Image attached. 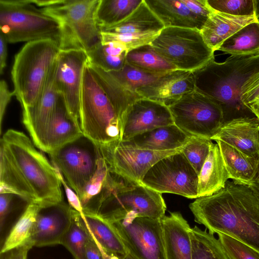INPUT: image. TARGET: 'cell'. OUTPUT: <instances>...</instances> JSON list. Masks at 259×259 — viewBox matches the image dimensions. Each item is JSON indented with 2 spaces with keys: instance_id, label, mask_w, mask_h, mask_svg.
Listing matches in <instances>:
<instances>
[{
  "instance_id": "6da1fadb",
  "label": "cell",
  "mask_w": 259,
  "mask_h": 259,
  "mask_svg": "<svg viewBox=\"0 0 259 259\" xmlns=\"http://www.w3.org/2000/svg\"><path fill=\"white\" fill-rule=\"evenodd\" d=\"M189 206L195 221L209 232L226 235L259 252V196L249 186L228 180L223 188Z\"/></svg>"
},
{
  "instance_id": "7a4b0ae2",
  "label": "cell",
  "mask_w": 259,
  "mask_h": 259,
  "mask_svg": "<svg viewBox=\"0 0 259 259\" xmlns=\"http://www.w3.org/2000/svg\"><path fill=\"white\" fill-rule=\"evenodd\" d=\"M48 154L82 208L113 179L99 145L83 135Z\"/></svg>"
},
{
  "instance_id": "3957f363",
  "label": "cell",
  "mask_w": 259,
  "mask_h": 259,
  "mask_svg": "<svg viewBox=\"0 0 259 259\" xmlns=\"http://www.w3.org/2000/svg\"><path fill=\"white\" fill-rule=\"evenodd\" d=\"M258 70L259 54L231 56L223 63L213 59L193 71L195 90L214 100L223 110L226 107L248 110L241 100V87Z\"/></svg>"
},
{
  "instance_id": "277c9868",
  "label": "cell",
  "mask_w": 259,
  "mask_h": 259,
  "mask_svg": "<svg viewBox=\"0 0 259 259\" xmlns=\"http://www.w3.org/2000/svg\"><path fill=\"white\" fill-rule=\"evenodd\" d=\"M1 140L32 190L39 205L63 201L59 171L21 132L9 129Z\"/></svg>"
},
{
  "instance_id": "5b68a950",
  "label": "cell",
  "mask_w": 259,
  "mask_h": 259,
  "mask_svg": "<svg viewBox=\"0 0 259 259\" xmlns=\"http://www.w3.org/2000/svg\"><path fill=\"white\" fill-rule=\"evenodd\" d=\"M60 51L56 42L44 39L27 42L15 55L11 76L22 109L37 101Z\"/></svg>"
},
{
  "instance_id": "8992f818",
  "label": "cell",
  "mask_w": 259,
  "mask_h": 259,
  "mask_svg": "<svg viewBox=\"0 0 259 259\" xmlns=\"http://www.w3.org/2000/svg\"><path fill=\"white\" fill-rule=\"evenodd\" d=\"M100 0H54L41 8L58 23L60 50H82L89 52L101 42L97 21Z\"/></svg>"
},
{
  "instance_id": "52a82bcc",
  "label": "cell",
  "mask_w": 259,
  "mask_h": 259,
  "mask_svg": "<svg viewBox=\"0 0 259 259\" xmlns=\"http://www.w3.org/2000/svg\"><path fill=\"white\" fill-rule=\"evenodd\" d=\"M0 29L8 43L50 39L60 47L58 23L31 0H0Z\"/></svg>"
},
{
  "instance_id": "ba28073f",
  "label": "cell",
  "mask_w": 259,
  "mask_h": 259,
  "mask_svg": "<svg viewBox=\"0 0 259 259\" xmlns=\"http://www.w3.org/2000/svg\"><path fill=\"white\" fill-rule=\"evenodd\" d=\"M80 125L83 135L97 145L121 140L122 128L113 107L88 63L82 76Z\"/></svg>"
},
{
  "instance_id": "9c48e42d",
  "label": "cell",
  "mask_w": 259,
  "mask_h": 259,
  "mask_svg": "<svg viewBox=\"0 0 259 259\" xmlns=\"http://www.w3.org/2000/svg\"><path fill=\"white\" fill-rule=\"evenodd\" d=\"M150 45L177 69L194 71L214 59V52L196 29L164 27Z\"/></svg>"
},
{
  "instance_id": "30bf717a",
  "label": "cell",
  "mask_w": 259,
  "mask_h": 259,
  "mask_svg": "<svg viewBox=\"0 0 259 259\" xmlns=\"http://www.w3.org/2000/svg\"><path fill=\"white\" fill-rule=\"evenodd\" d=\"M166 209L162 194L141 184L131 185L109 195L97 214L113 223L128 216L161 219Z\"/></svg>"
},
{
  "instance_id": "8fae6325",
  "label": "cell",
  "mask_w": 259,
  "mask_h": 259,
  "mask_svg": "<svg viewBox=\"0 0 259 259\" xmlns=\"http://www.w3.org/2000/svg\"><path fill=\"white\" fill-rule=\"evenodd\" d=\"M168 107L174 123L190 137L211 139L225 121L222 106L196 90L183 96Z\"/></svg>"
},
{
  "instance_id": "7c38bea8",
  "label": "cell",
  "mask_w": 259,
  "mask_h": 259,
  "mask_svg": "<svg viewBox=\"0 0 259 259\" xmlns=\"http://www.w3.org/2000/svg\"><path fill=\"white\" fill-rule=\"evenodd\" d=\"M198 175L179 151L154 164L141 184L159 193H172L193 199L198 195Z\"/></svg>"
},
{
  "instance_id": "4fadbf2b",
  "label": "cell",
  "mask_w": 259,
  "mask_h": 259,
  "mask_svg": "<svg viewBox=\"0 0 259 259\" xmlns=\"http://www.w3.org/2000/svg\"><path fill=\"white\" fill-rule=\"evenodd\" d=\"M112 224L135 259H165L161 219L128 216Z\"/></svg>"
},
{
  "instance_id": "5bb4252c",
  "label": "cell",
  "mask_w": 259,
  "mask_h": 259,
  "mask_svg": "<svg viewBox=\"0 0 259 259\" xmlns=\"http://www.w3.org/2000/svg\"><path fill=\"white\" fill-rule=\"evenodd\" d=\"M99 146L110 170L134 185L141 184L148 171L158 161L181 150H143L126 145L120 141Z\"/></svg>"
},
{
  "instance_id": "9a60e30c",
  "label": "cell",
  "mask_w": 259,
  "mask_h": 259,
  "mask_svg": "<svg viewBox=\"0 0 259 259\" xmlns=\"http://www.w3.org/2000/svg\"><path fill=\"white\" fill-rule=\"evenodd\" d=\"M164 27L163 23L143 0L125 19L101 29V42H119L123 44L128 52L150 44Z\"/></svg>"
},
{
  "instance_id": "2e32d148",
  "label": "cell",
  "mask_w": 259,
  "mask_h": 259,
  "mask_svg": "<svg viewBox=\"0 0 259 259\" xmlns=\"http://www.w3.org/2000/svg\"><path fill=\"white\" fill-rule=\"evenodd\" d=\"M88 62L82 50H60L57 59L55 83L73 120L80 126V93L84 69Z\"/></svg>"
},
{
  "instance_id": "e0dca14e",
  "label": "cell",
  "mask_w": 259,
  "mask_h": 259,
  "mask_svg": "<svg viewBox=\"0 0 259 259\" xmlns=\"http://www.w3.org/2000/svg\"><path fill=\"white\" fill-rule=\"evenodd\" d=\"M74 210L63 201L39 205L31 239L33 247L61 244L72 223Z\"/></svg>"
},
{
  "instance_id": "ac0fdd59",
  "label": "cell",
  "mask_w": 259,
  "mask_h": 259,
  "mask_svg": "<svg viewBox=\"0 0 259 259\" xmlns=\"http://www.w3.org/2000/svg\"><path fill=\"white\" fill-rule=\"evenodd\" d=\"M175 124L168 107L146 98L138 100L124 120L121 141L154 128Z\"/></svg>"
},
{
  "instance_id": "d6986e66",
  "label": "cell",
  "mask_w": 259,
  "mask_h": 259,
  "mask_svg": "<svg viewBox=\"0 0 259 259\" xmlns=\"http://www.w3.org/2000/svg\"><path fill=\"white\" fill-rule=\"evenodd\" d=\"M56 67L57 59L49 71L44 89L35 104L22 109L23 122L36 146L51 117L60 96L55 83Z\"/></svg>"
},
{
  "instance_id": "ffe728a7",
  "label": "cell",
  "mask_w": 259,
  "mask_h": 259,
  "mask_svg": "<svg viewBox=\"0 0 259 259\" xmlns=\"http://www.w3.org/2000/svg\"><path fill=\"white\" fill-rule=\"evenodd\" d=\"M195 90L193 71L176 69L165 73L151 83L137 90L143 98L167 107Z\"/></svg>"
},
{
  "instance_id": "44dd1931",
  "label": "cell",
  "mask_w": 259,
  "mask_h": 259,
  "mask_svg": "<svg viewBox=\"0 0 259 259\" xmlns=\"http://www.w3.org/2000/svg\"><path fill=\"white\" fill-rule=\"evenodd\" d=\"M211 140L223 141L259 158V120L256 117L245 116L225 121Z\"/></svg>"
},
{
  "instance_id": "7402d4cb",
  "label": "cell",
  "mask_w": 259,
  "mask_h": 259,
  "mask_svg": "<svg viewBox=\"0 0 259 259\" xmlns=\"http://www.w3.org/2000/svg\"><path fill=\"white\" fill-rule=\"evenodd\" d=\"M83 135L60 95L51 117L36 146L48 154Z\"/></svg>"
},
{
  "instance_id": "603a6c76",
  "label": "cell",
  "mask_w": 259,
  "mask_h": 259,
  "mask_svg": "<svg viewBox=\"0 0 259 259\" xmlns=\"http://www.w3.org/2000/svg\"><path fill=\"white\" fill-rule=\"evenodd\" d=\"M78 219L88 234L108 259L122 258L127 254L123 242L112 223L97 213L77 211Z\"/></svg>"
},
{
  "instance_id": "cb8c5ba5",
  "label": "cell",
  "mask_w": 259,
  "mask_h": 259,
  "mask_svg": "<svg viewBox=\"0 0 259 259\" xmlns=\"http://www.w3.org/2000/svg\"><path fill=\"white\" fill-rule=\"evenodd\" d=\"M165 27H177L200 30L208 18L196 13L188 0H145Z\"/></svg>"
},
{
  "instance_id": "d4e9b609",
  "label": "cell",
  "mask_w": 259,
  "mask_h": 259,
  "mask_svg": "<svg viewBox=\"0 0 259 259\" xmlns=\"http://www.w3.org/2000/svg\"><path fill=\"white\" fill-rule=\"evenodd\" d=\"M161 223L165 259H192L191 227L182 214L170 212L161 219Z\"/></svg>"
},
{
  "instance_id": "484cf974",
  "label": "cell",
  "mask_w": 259,
  "mask_h": 259,
  "mask_svg": "<svg viewBox=\"0 0 259 259\" xmlns=\"http://www.w3.org/2000/svg\"><path fill=\"white\" fill-rule=\"evenodd\" d=\"M190 138L175 124H172L154 128L121 142L126 145L138 149L167 151L181 149Z\"/></svg>"
},
{
  "instance_id": "4316f807",
  "label": "cell",
  "mask_w": 259,
  "mask_h": 259,
  "mask_svg": "<svg viewBox=\"0 0 259 259\" xmlns=\"http://www.w3.org/2000/svg\"><path fill=\"white\" fill-rule=\"evenodd\" d=\"M258 19L255 16H236L212 10L200 31L206 44L214 52L237 31Z\"/></svg>"
},
{
  "instance_id": "83f0119b",
  "label": "cell",
  "mask_w": 259,
  "mask_h": 259,
  "mask_svg": "<svg viewBox=\"0 0 259 259\" xmlns=\"http://www.w3.org/2000/svg\"><path fill=\"white\" fill-rule=\"evenodd\" d=\"M88 66L111 103L123 132L124 120L128 112L133 104L142 98L137 92L123 87L109 72L88 62Z\"/></svg>"
},
{
  "instance_id": "f1b7e54d",
  "label": "cell",
  "mask_w": 259,
  "mask_h": 259,
  "mask_svg": "<svg viewBox=\"0 0 259 259\" xmlns=\"http://www.w3.org/2000/svg\"><path fill=\"white\" fill-rule=\"evenodd\" d=\"M230 179L249 186L259 170V158L221 141H216Z\"/></svg>"
},
{
  "instance_id": "f546056e",
  "label": "cell",
  "mask_w": 259,
  "mask_h": 259,
  "mask_svg": "<svg viewBox=\"0 0 259 259\" xmlns=\"http://www.w3.org/2000/svg\"><path fill=\"white\" fill-rule=\"evenodd\" d=\"M229 179L219 146L213 143L198 176V198L212 195L223 188Z\"/></svg>"
},
{
  "instance_id": "4dcf8cb0",
  "label": "cell",
  "mask_w": 259,
  "mask_h": 259,
  "mask_svg": "<svg viewBox=\"0 0 259 259\" xmlns=\"http://www.w3.org/2000/svg\"><path fill=\"white\" fill-rule=\"evenodd\" d=\"M0 192L18 195L30 203H37L35 196L14 161L10 152L1 140Z\"/></svg>"
},
{
  "instance_id": "1f68e13d",
  "label": "cell",
  "mask_w": 259,
  "mask_h": 259,
  "mask_svg": "<svg viewBox=\"0 0 259 259\" xmlns=\"http://www.w3.org/2000/svg\"><path fill=\"white\" fill-rule=\"evenodd\" d=\"M231 56L259 54V19L241 28L226 39L218 49Z\"/></svg>"
},
{
  "instance_id": "d6a6232c",
  "label": "cell",
  "mask_w": 259,
  "mask_h": 259,
  "mask_svg": "<svg viewBox=\"0 0 259 259\" xmlns=\"http://www.w3.org/2000/svg\"><path fill=\"white\" fill-rule=\"evenodd\" d=\"M127 53L123 44L113 41L101 42L87 53L89 64L110 72L120 70L124 66Z\"/></svg>"
},
{
  "instance_id": "836d02e7",
  "label": "cell",
  "mask_w": 259,
  "mask_h": 259,
  "mask_svg": "<svg viewBox=\"0 0 259 259\" xmlns=\"http://www.w3.org/2000/svg\"><path fill=\"white\" fill-rule=\"evenodd\" d=\"M126 63L146 73L162 75L177 69L159 55L150 45L130 50L126 57Z\"/></svg>"
},
{
  "instance_id": "e575fe53",
  "label": "cell",
  "mask_w": 259,
  "mask_h": 259,
  "mask_svg": "<svg viewBox=\"0 0 259 259\" xmlns=\"http://www.w3.org/2000/svg\"><path fill=\"white\" fill-rule=\"evenodd\" d=\"M189 236L192 259H231L220 240L197 226L191 228Z\"/></svg>"
},
{
  "instance_id": "d590c367",
  "label": "cell",
  "mask_w": 259,
  "mask_h": 259,
  "mask_svg": "<svg viewBox=\"0 0 259 259\" xmlns=\"http://www.w3.org/2000/svg\"><path fill=\"white\" fill-rule=\"evenodd\" d=\"M39 207V204L35 203H30L27 206L6 238L1 252L31 243V239Z\"/></svg>"
},
{
  "instance_id": "8d00e7d4",
  "label": "cell",
  "mask_w": 259,
  "mask_h": 259,
  "mask_svg": "<svg viewBox=\"0 0 259 259\" xmlns=\"http://www.w3.org/2000/svg\"><path fill=\"white\" fill-rule=\"evenodd\" d=\"M143 0H100L97 21L100 29L114 25L131 14Z\"/></svg>"
},
{
  "instance_id": "74e56055",
  "label": "cell",
  "mask_w": 259,
  "mask_h": 259,
  "mask_svg": "<svg viewBox=\"0 0 259 259\" xmlns=\"http://www.w3.org/2000/svg\"><path fill=\"white\" fill-rule=\"evenodd\" d=\"M88 237V233L78 219L77 211L74 210L72 223L61 244L69 250L74 259H86L85 243Z\"/></svg>"
},
{
  "instance_id": "f35d334b",
  "label": "cell",
  "mask_w": 259,
  "mask_h": 259,
  "mask_svg": "<svg viewBox=\"0 0 259 259\" xmlns=\"http://www.w3.org/2000/svg\"><path fill=\"white\" fill-rule=\"evenodd\" d=\"M109 72L123 87L136 92L139 89L151 83L162 75L146 73L127 63L121 70Z\"/></svg>"
},
{
  "instance_id": "ab89813d",
  "label": "cell",
  "mask_w": 259,
  "mask_h": 259,
  "mask_svg": "<svg viewBox=\"0 0 259 259\" xmlns=\"http://www.w3.org/2000/svg\"><path fill=\"white\" fill-rule=\"evenodd\" d=\"M212 144L210 139L192 136L181 148V152L193 167L198 176Z\"/></svg>"
},
{
  "instance_id": "60d3db41",
  "label": "cell",
  "mask_w": 259,
  "mask_h": 259,
  "mask_svg": "<svg viewBox=\"0 0 259 259\" xmlns=\"http://www.w3.org/2000/svg\"><path fill=\"white\" fill-rule=\"evenodd\" d=\"M213 11L236 16H255L254 0H206Z\"/></svg>"
},
{
  "instance_id": "b9f144b4",
  "label": "cell",
  "mask_w": 259,
  "mask_h": 259,
  "mask_svg": "<svg viewBox=\"0 0 259 259\" xmlns=\"http://www.w3.org/2000/svg\"><path fill=\"white\" fill-rule=\"evenodd\" d=\"M241 100L259 120V70L251 75L243 84Z\"/></svg>"
},
{
  "instance_id": "7bdbcfd3",
  "label": "cell",
  "mask_w": 259,
  "mask_h": 259,
  "mask_svg": "<svg viewBox=\"0 0 259 259\" xmlns=\"http://www.w3.org/2000/svg\"><path fill=\"white\" fill-rule=\"evenodd\" d=\"M218 235L231 259H259V252L252 247L226 235Z\"/></svg>"
},
{
  "instance_id": "ee69618b",
  "label": "cell",
  "mask_w": 259,
  "mask_h": 259,
  "mask_svg": "<svg viewBox=\"0 0 259 259\" xmlns=\"http://www.w3.org/2000/svg\"><path fill=\"white\" fill-rule=\"evenodd\" d=\"M17 195L9 192H0V228L2 231L6 218L11 211Z\"/></svg>"
},
{
  "instance_id": "f6af8a7d",
  "label": "cell",
  "mask_w": 259,
  "mask_h": 259,
  "mask_svg": "<svg viewBox=\"0 0 259 259\" xmlns=\"http://www.w3.org/2000/svg\"><path fill=\"white\" fill-rule=\"evenodd\" d=\"M15 96L14 92H11L8 88L6 81L2 79L0 81V124L1 132L2 120L7 107L13 96Z\"/></svg>"
},
{
  "instance_id": "bcb514c9",
  "label": "cell",
  "mask_w": 259,
  "mask_h": 259,
  "mask_svg": "<svg viewBox=\"0 0 259 259\" xmlns=\"http://www.w3.org/2000/svg\"><path fill=\"white\" fill-rule=\"evenodd\" d=\"M33 247L31 243L1 252V259H27L29 250Z\"/></svg>"
},
{
  "instance_id": "7dc6e473",
  "label": "cell",
  "mask_w": 259,
  "mask_h": 259,
  "mask_svg": "<svg viewBox=\"0 0 259 259\" xmlns=\"http://www.w3.org/2000/svg\"><path fill=\"white\" fill-rule=\"evenodd\" d=\"M85 256L86 259H108L89 235L85 243ZM116 258L118 257L113 259Z\"/></svg>"
},
{
  "instance_id": "c3c4849f",
  "label": "cell",
  "mask_w": 259,
  "mask_h": 259,
  "mask_svg": "<svg viewBox=\"0 0 259 259\" xmlns=\"http://www.w3.org/2000/svg\"><path fill=\"white\" fill-rule=\"evenodd\" d=\"M7 42L5 38L0 34V74L4 73L7 65L8 56Z\"/></svg>"
},
{
  "instance_id": "681fc988",
  "label": "cell",
  "mask_w": 259,
  "mask_h": 259,
  "mask_svg": "<svg viewBox=\"0 0 259 259\" xmlns=\"http://www.w3.org/2000/svg\"><path fill=\"white\" fill-rule=\"evenodd\" d=\"M249 186L252 190L259 196V170Z\"/></svg>"
},
{
  "instance_id": "f907efd6",
  "label": "cell",
  "mask_w": 259,
  "mask_h": 259,
  "mask_svg": "<svg viewBox=\"0 0 259 259\" xmlns=\"http://www.w3.org/2000/svg\"><path fill=\"white\" fill-rule=\"evenodd\" d=\"M255 3V16L259 19V0H254Z\"/></svg>"
},
{
  "instance_id": "816d5d0a",
  "label": "cell",
  "mask_w": 259,
  "mask_h": 259,
  "mask_svg": "<svg viewBox=\"0 0 259 259\" xmlns=\"http://www.w3.org/2000/svg\"><path fill=\"white\" fill-rule=\"evenodd\" d=\"M121 259H135L133 257H132L128 253L126 254L125 256L121 258Z\"/></svg>"
},
{
  "instance_id": "f5cc1de1",
  "label": "cell",
  "mask_w": 259,
  "mask_h": 259,
  "mask_svg": "<svg viewBox=\"0 0 259 259\" xmlns=\"http://www.w3.org/2000/svg\"><path fill=\"white\" fill-rule=\"evenodd\" d=\"M115 259H121L120 258H116Z\"/></svg>"
}]
</instances>
